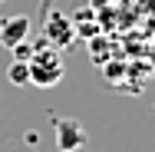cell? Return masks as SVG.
Listing matches in <instances>:
<instances>
[{"mask_svg":"<svg viewBox=\"0 0 155 152\" xmlns=\"http://www.w3.org/2000/svg\"><path fill=\"white\" fill-rule=\"evenodd\" d=\"M73 23H76V36H83V40H93V36H99V33H102V23H99V20H73Z\"/></svg>","mask_w":155,"mask_h":152,"instance_id":"7","label":"cell"},{"mask_svg":"<svg viewBox=\"0 0 155 152\" xmlns=\"http://www.w3.org/2000/svg\"><path fill=\"white\" fill-rule=\"evenodd\" d=\"M30 83L33 86H40V90H50V86H56L63 79V73H66V63H63V53L56 46H50V43H40V46H33L30 60Z\"/></svg>","mask_w":155,"mask_h":152,"instance_id":"1","label":"cell"},{"mask_svg":"<svg viewBox=\"0 0 155 152\" xmlns=\"http://www.w3.org/2000/svg\"><path fill=\"white\" fill-rule=\"evenodd\" d=\"M0 3H3V0H0Z\"/></svg>","mask_w":155,"mask_h":152,"instance_id":"11","label":"cell"},{"mask_svg":"<svg viewBox=\"0 0 155 152\" xmlns=\"http://www.w3.org/2000/svg\"><path fill=\"white\" fill-rule=\"evenodd\" d=\"M99 36H102V33H99ZM99 36H93V40H89V50H93V63H99V66H102V63L112 56V53H109V46H106Z\"/></svg>","mask_w":155,"mask_h":152,"instance_id":"8","label":"cell"},{"mask_svg":"<svg viewBox=\"0 0 155 152\" xmlns=\"http://www.w3.org/2000/svg\"><path fill=\"white\" fill-rule=\"evenodd\" d=\"M20 40H30V17L27 13H13L0 23V46H17Z\"/></svg>","mask_w":155,"mask_h":152,"instance_id":"4","label":"cell"},{"mask_svg":"<svg viewBox=\"0 0 155 152\" xmlns=\"http://www.w3.org/2000/svg\"><path fill=\"white\" fill-rule=\"evenodd\" d=\"M7 79H10L13 86H27V83H30V66H27V60H13L10 63Z\"/></svg>","mask_w":155,"mask_h":152,"instance_id":"5","label":"cell"},{"mask_svg":"<svg viewBox=\"0 0 155 152\" xmlns=\"http://www.w3.org/2000/svg\"><path fill=\"white\" fill-rule=\"evenodd\" d=\"M53 126H56V149L60 152H76V149L86 146V129H83L79 119H73V116H56Z\"/></svg>","mask_w":155,"mask_h":152,"instance_id":"3","label":"cell"},{"mask_svg":"<svg viewBox=\"0 0 155 152\" xmlns=\"http://www.w3.org/2000/svg\"><path fill=\"white\" fill-rule=\"evenodd\" d=\"M102 73H106V79H109V83H119L125 73H129V66H125L122 60H112V56H109V60L102 63Z\"/></svg>","mask_w":155,"mask_h":152,"instance_id":"6","label":"cell"},{"mask_svg":"<svg viewBox=\"0 0 155 152\" xmlns=\"http://www.w3.org/2000/svg\"><path fill=\"white\" fill-rule=\"evenodd\" d=\"M73 40H76L73 17H66L63 10H46V17H43V43H50L56 50H66Z\"/></svg>","mask_w":155,"mask_h":152,"instance_id":"2","label":"cell"},{"mask_svg":"<svg viewBox=\"0 0 155 152\" xmlns=\"http://www.w3.org/2000/svg\"><path fill=\"white\" fill-rule=\"evenodd\" d=\"M135 10H139V13H152V10H155V0H135Z\"/></svg>","mask_w":155,"mask_h":152,"instance_id":"10","label":"cell"},{"mask_svg":"<svg viewBox=\"0 0 155 152\" xmlns=\"http://www.w3.org/2000/svg\"><path fill=\"white\" fill-rule=\"evenodd\" d=\"M10 53H13V60H30V53H33L30 40H20L17 46H10Z\"/></svg>","mask_w":155,"mask_h":152,"instance_id":"9","label":"cell"}]
</instances>
